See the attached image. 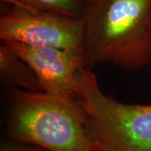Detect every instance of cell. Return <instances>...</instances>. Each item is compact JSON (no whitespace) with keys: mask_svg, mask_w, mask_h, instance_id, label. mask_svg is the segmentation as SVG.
Returning a JSON list of instances; mask_svg holds the SVG:
<instances>
[{"mask_svg":"<svg viewBox=\"0 0 151 151\" xmlns=\"http://www.w3.org/2000/svg\"><path fill=\"white\" fill-rule=\"evenodd\" d=\"M151 0H89L81 17L88 65L139 70L151 63Z\"/></svg>","mask_w":151,"mask_h":151,"instance_id":"6da1fadb","label":"cell"},{"mask_svg":"<svg viewBox=\"0 0 151 151\" xmlns=\"http://www.w3.org/2000/svg\"><path fill=\"white\" fill-rule=\"evenodd\" d=\"M6 134L49 151H96L75 97L12 87L7 94Z\"/></svg>","mask_w":151,"mask_h":151,"instance_id":"7a4b0ae2","label":"cell"},{"mask_svg":"<svg viewBox=\"0 0 151 151\" xmlns=\"http://www.w3.org/2000/svg\"><path fill=\"white\" fill-rule=\"evenodd\" d=\"M84 126L102 151H151V104H127L103 93L89 66L75 92Z\"/></svg>","mask_w":151,"mask_h":151,"instance_id":"3957f363","label":"cell"},{"mask_svg":"<svg viewBox=\"0 0 151 151\" xmlns=\"http://www.w3.org/2000/svg\"><path fill=\"white\" fill-rule=\"evenodd\" d=\"M0 39L4 42L56 47L84 53L81 18L54 12L9 6L1 12Z\"/></svg>","mask_w":151,"mask_h":151,"instance_id":"277c9868","label":"cell"},{"mask_svg":"<svg viewBox=\"0 0 151 151\" xmlns=\"http://www.w3.org/2000/svg\"><path fill=\"white\" fill-rule=\"evenodd\" d=\"M5 43L32 67L42 92L55 96L75 97L81 72L89 66L83 52L15 42Z\"/></svg>","mask_w":151,"mask_h":151,"instance_id":"5b68a950","label":"cell"},{"mask_svg":"<svg viewBox=\"0 0 151 151\" xmlns=\"http://www.w3.org/2000/svg\"><path fill=\"white\" fill-rule=\"evenodd\" d=\"M0 79L12 87L32 92H43L32 67L9 44L0 45Z\"/></svg>","mask_w":151,"mask_h":151,"instance_id":"8992f818","label":"cell"},{"mask_svg":"<svg viewBox=\"0 0 151 151\" xmlns=\"http://www.w3.org/2000/svg\"><path fill=\"white\" fill-rule=\"evenodd\" d=\"M20 8L28 10L49 11L80 19L86 0H18Z\"/></svg>","mask_w":151,"mask_h":151,"instance_id":"52a82bcc","label":"cell"},{"mask_svg":"<svg viewBox=\"0 0 151 151\" xmlns=\"http://www.w3.org/2000/svg\"><path fill=\"white\" fill-rule=\"evenodd\" d=\"M0 151H49L38 145L20 143L12 140V143L4 144L1 147Z\"/></svg>","mask_w":151,"mask_h":151,"instance_id":"ba28073f","label":"cell"},{"mask_svg":"<svg viewBox=\"0 0 151 151\" xmlns=\"http://www.w3.org/2000/svg\"><path fill=\"white\" fill-rule=\"evenodd\" d=\"M150 32H151V9H150Z\"/></svg>","mask_w":151,"mask_h":151,"instance_id":"9c48e42d","label":"cell"},{"mask_svg":"<svg viewBox=\"0 0 151 151\" xmlns=\"http://www.w3.org/2000/svg\"><path fill=\"white\" fill-rule=\"evenodd\" d=\"M96 151H102V150H98V149H97V150H96Z\"/></svg>","mask_w":151,"mask_h":151,"instance_id":"30bf717a","label":"cell"},{"mask_svg":"<svg viewBox=\"0 0 151 151\" xmlns=\"http://www.w3.org/2000/svg\"><path fill=\"white\" fill-rule=\"evenodd\" d=\"M88 1H89V0H86V3H87V2H88Z\"/></svg>","mask_w":151,"mask_h":151,"instance_id":"8fae6325","label":"cell"}]
</instances>
